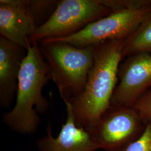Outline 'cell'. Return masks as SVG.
<instances>
[{
  "label": "cell",
  "instance_id": "9c48e42d",
  "mask_svg": "<svg viewBox=\"0 0 151 151\" xmlns=\"http://www.w3.org/2000/svg\"><path fill=\"white\" fill-rule=\"evenodd\" d=\"M38 25L17 0L0 1V36L27 50Z\"/></svg>",
  "mask_w": 151,
  "mask_h": 151
},
{
  "label": "cell",
  "instance_id": "8992f818",
  "mask_svg": "<svg viewBox=\"0 0 151 151\" xmlns=\"http://www.w3.org/2000/svg\"><path fill=\"white\" fill-rule=\"evenodd\" d=\"M146 124L133 107L111 106L89 132L99 149L125 151L142 134Z\"/></svg>",
  "mask_w": 151,
  "mask_h": 151
},
{
  "label": "cell",
  "instance_id": "4fadbf2b",
  "mask_svg": "<svg viewBox=\"0 0 151 151\" xmlns=\"http://www.w3.org/2000/svg\"><path fill=\"white\" fill-rule=\"evenodd\" d=\"M125 151H151V120L147 122L142 134L133 142Z\"/></svg>",
  "mask_w": 151,
  "mask_h": 151
},
{
  "label": "cell",
  "instance_id": "ba28073f",
  "mask_svg": "<svg viewBox=\"0 0 151 151\" xmlns=\"http://www.w3.org/2000/svg\"><path fill=\"white\" fill-rule=\"evenodd\" d=\"M63 101L67 118L60 133L54 137L52 125L49 123L47 127L46 135L37 142L38 151H95L99 150L90 132L76 124L68 101Z\"/></svg>",
  "mask_w": 151,
  "mask_h": 151
},
{
  "label": "cell",
  "instance_id": "5b68a950",
  "mask_svg": "<svg viewBox=\"0 0 151 151\" xmlns=\"http://www.w3.org/2000/svg\"><path fill=\"white\" fill-rule=\"evenodd\" d=\"M114 10L111 0H61L48 20L37 28L31 43L67 37Z\"/></svg>",
  "mask_w": 151,
  "mask_h": 151
},
{
  "label": "cell",
  "instance_id": "7c38bea8",
  "mask_svg": "<svg viewBox=\"0 0 151 151\" xmlns=\"http://www.w3.org/2000/svg\"><path fill=\"white\" fill-rule=\"evenodd\" d=\"M17 1L34 16L38 27L48 20L55 10L58 2V1L53 0H17Z\"/></svg>",
  "mask_w": 151,
  "mask_h": 151
},
{
  "label": "cell",
  "instance_id": "52a82bcc",
  "mask_svg": "<svg viewBox=\"0 0 151 151\" xmlns=\"http://www.w3.org/2000/svg\"><path fill=\"white\" fill-rule=\"evenodd\" d=\"M118 78L111 106L133 107L151 87V54L142 53L126 57L119 66Z\"/></svg>",
  "mask_w": 151,
  "mask_h": 151
},
{
  "label": "cell",
  "instance_id": "30bf717a",
  "mask_svg": "<svg viewBox=\"0 0 151 151\" xmlns=\"http://www.w3.org/2000/svg\"><path fill=\"white\" fill-rule=\"evenodd\" d=\"M27 50L0 37V105L9 108L16 94L20 70Z\"/></svg>",
  "mask_w": 151,
  "mask_h": 151
},
{
  "label": "cell",
  "instance_id": "277c9868",
  "mask_svg": "<svg viewBox=\"0 0 151 151\" xmlns=\"http://www.w3.org/2000/svg\"><path fill=\"white\" fill-rule=\"evenodd\" d=\"M151 11V0H133L128 7L112 12L67 37L47 39L78 47L95 46L104 42L125 40L143 22Z\"/></svg>",
  "mask_w": 151,
  "mask_h": 151
},
{
  "label": "cell",
  "instance_id": "5bb4252c",
  "mask_svg": "<svg viewBox=\"0 0 151 151\" xmlns=\"http://www.w3.org/2000/svg\"><path fill=\"white\" fill-rule=\"evenodd\" d=\"M133 107L146 123L151 120V91L148 90L135 102Z\"/></svg>",
  "mask_w": 151,
  "mask_h": 151
},
{
  "label": "cell",
  "instance_id": "7a4b0ae2",
  "mask_svg": "<svg viewBox=\"0 0 151 151\" xmlns=\"http://www.w3.org/2000/svg\"><path fill=\"white\" fill-rule=\"evenodd\" d=\"M50 80L48 64L39 44L34 43L22 63L15 105L2 117L12 130L20 134H31L37 130L41 121L39 115L44 114L49 107L48 99L43 95V89Z\"/></svg>",
  "mask_w": 151,
  "mask_h": 151
},
{
  "label": "cell",
  "instance_id": "6da1fadb",
  "mask_svg": "<svg viewBox=\"0 0 151 151\" xmlns=\"http://www.w3.org/2000/svg\"><path fill=\"white\" fill-rule=\"evenodd\" d=\"M124 40H110L95 45L94 62L83 89L67 100L76 124L88 132L111 108V100L119 81V66L123 59Z\"/></svg>",
  "mask_w": 151,
  "mask_h": 151
},
{
  "label": "cell",
  "instance_id": "8fae6325",
  "mask_svg": "<svg viewBox=\"0 0 151 151\" xmlns=\"http://www.w3.org/2000/svg\"><path fill=\"white\" fill-rule=\"evenodd\" d=\"M142 53L151 54V11L135 32L125 39L123 43V58Z\"/></svg>",
  "mask_w": 151,
  "mask_h": 151
},
{
  "label": "cell",
  "instance_id": "3957f363",
  "mask_svg": "<svg viewBox=\"0 0 151 151\" xmlns=\"http://www.w3.org/2000/svg\"><path fill=\"white\" fill-rule=\"evenodd\" d=\"M38 44L60 97L68 100L79 95L93 64L95 46L78 47L49 39Z\"/></svg>",
  "mask_w": 151,
  "mask_h": 151
}]
</instances>
